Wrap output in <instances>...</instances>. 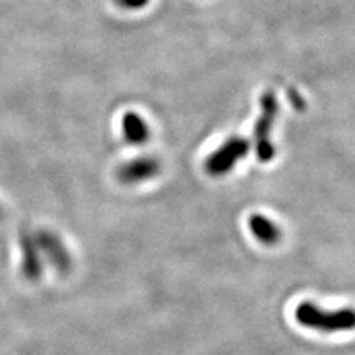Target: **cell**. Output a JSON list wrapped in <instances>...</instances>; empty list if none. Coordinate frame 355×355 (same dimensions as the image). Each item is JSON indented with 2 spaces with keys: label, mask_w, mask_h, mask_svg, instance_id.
<instances>
[{
  "label": "cell",
  "mask_w": 355,
  "mask_h": 355,
  "mask_svg": "<svg viewBox=\"0 0 355 355\" xmlns=\"http://www.w3.org/2000/svg\"><path fill=\"white\" fill-rule=\"evenodd\" d=\"M3 218V207H2V205H0V219Z\"/></svg>",
  "instance_id": "obj_11"
},
{
  "label": "cell",
  "mask_w": 355,
  "mask_h": 355,
  "mask_svg": "<svg viewBox=\"0 0 355 355\" xmlns=\"http://www.w3.org/2000/svg\"><path fill=\"white\" fill-rule=\"evenodd\" d=\"M249 228L252 231V234L257 237V240L266 244V246H271V244L280 241V228L277 227L275 222H272L263 215H252L249 219Z\"/></svg>",
  "instance_id": "obj_8"
},
{
  "label": "cell",
  "mask_w": 355,
  "mask_h": 355,
  "mask_svg": "<svg viewBox=\"0 0 355 355\" xmlns=\"http://www.w3.org/2000/svg\"><path fill=\"white\" fill-rule=\"evenodd\" d=\"M37 246L43 258L58 274H67L73 268V257L62 239L52 230H39L35 232Z\"/></svg>",
  "instance_id": "obj_4"
},
{
  "label": "cell",
  "mask_w": 355,
  "mask_h": 355,
  "mask_svg": "<svg viewBox=\"0 0 355 355\" xmlns=\"http://www.w3.org/2000/svg\"><path fill=\"white\" fill-rule=\"evenodd\" d=\"M250 150V142L240 137L227 139L222 146L209 155L206 171L210 176H224L236 168V164L246 157Z\"/></svg>",
  "instance_id": "obj_3"
},
{
  "label": "cell",
  "mask_w": 355,
  "mask_h": 355,
  "mask_svg": "<svg viewBox=\"0 0 355 355\" xmlns=\"http://www.w3.org/2000/svg\"><path fill=\"white\" fill-rule=\"evenodd\" d=\"M19 252H21V274L28 282H37L43 274V257L37 246L35 232L28 228L19 231Z\"/></svg>",
  "instance_id": "obj_5"
},
{
  "label": "cell",
  "mask_w": 355,
  "mask_h": 355,
  "mask_svg": "<svg viewBox=\"0 0 355 355\" xmlns=\"http://www.w3.org/2000/svg\"><path fill=\"white\" fill-rule=\"evenodd\" d=\"M160 172V162L154 157H139L126 162L117 171V178L121 184L135 185L146 182L157 176Z\"/></svg>",
  "instance_id": "obj_6"
},
{
  "label": "cell",
  "mask_w": 355,
  "mask_h": 355,
  "mask_svg": "<svg viewBox=\"0 0 355 355\" xmlns=\"http://www.w3.org/2000/svg\"><path fill=\"white\" fill-rule=\"evenodd\" d=\"M295 318L301 326L323 333L348 331L355 329V309L352 308L326 311L313 302H302L295 311Z\"/></svg>",
  "instance_id": "obj_1"
},
{
  "label": "cell",
  "mask_w": 355,
  "mask_h": 355,
  "mask_svg": "<svg viewBox=\"0 0 355 355\" xmlns=\"http://www.w3.org/2000/svg\"><path fill=\"white\" fill-rule=\"evenodd\" d=\"M123 128V137L130 146H142L150 138V128L139 114L126 113L121 121Z\"/></svg>",
  "instance_id": "obj_7"
},
{
  "label": "cell",
  "mask_w": 355,
  "mask_h": 355,
  "mask_svg": "<svg viewBox=\"0 0 355 355\" xmlns=\"http://www.w3.org/2000/svg\"><path fill=\"white\" fill-rule=\"evenodd\" d=\"M288 99H291L292 104H293V107H295L296 110H304V107H305V101H304L302 96L299 95L297 92H295V91H291V92H288Z\"/></svg>",
  "instance_id": "obj_10"
},
{
  "label": "cell",
  "mask_w": 355,
  "mask_h": 355,
  "mask_svg": "<svg viewBox=\"0 0 355 355\" xmlns=\"http://www.w3.org/2000/svg\"><path fill=\"white\" fill-rule=\"evenodd\" d=\"M279 114V101L274 92H265L261 98V114L254 125V150L257 157L262 163H268L274 159L275 147L271 141V132Z\"/></svg>",
  "instance_id": "obj_2"
},
{
  "label": "cell",
  "mask_w": 355,
  "mask_h": 355,
  "mask_svg": "<svg viewBox=\"0 0 355 355\" xmlns=\"http://www.w3.org/2000/svg\"><path fill=\"white\" fill-rule=\"evenodd\" d=\"M117 5L121 6L123 9H128V10H138V9H142L146 8L150 0H116Z\"/></svg>",
  "instance_id": "obj_9"
}]
</instances>
